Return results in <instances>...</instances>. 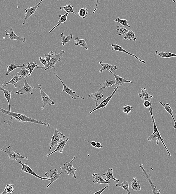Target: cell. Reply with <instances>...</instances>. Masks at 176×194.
Instances as JSON below:
<instances>
[{
	"mask_svg": "<svg viewBox=\"0 0 176 194\" xmlns=\"http://www.w3.org/2000/svg\"><path fill=\"white\" fill-rule=\"evenodd\" d=\"M0 112H2L3 114L10 116V119L13 120V119H14L18 122H29L33 123L43 125L46 126L50 127V124L48 123L43 122V121H38L35 119L27 117L25 115H23L22 114L16 113L13 112H10L4 110L2 108H0Z\"/></svg>",
	"mask_w": 176,
	"mask_h": 194,
	"instance_id": "cell-1",
	"label": "cell"
},
{
	"mask_svg": "<svg viewBox=\"0 0 176 194\" xmlns=\"http://www.w3.org/2000/svg\"><path fill=\"white\" fill-rule=\"evenodd\" d=\"M149 110L150 114L151 115V118H152L153 120V127H154V131H153L152 134H151L148 137L147 140L149 141H151L157 138L158 140L156 141V144L158 145V143H159V140H160L164 146L165 148V149L166 150L167 152H168L169 156L170 157L171 156V154L170 151H169L168 149L167 148L166 145H165L164 142V139L162 138L159 131H158L157 127L156 122H155V120L153 115V109L151 108V107H149Z\"/></svg>",
	"mask_w": 176,
	"mask_h": 194,
	"instance_id": "cell-2",
	"label": "cell"
},
{
	"mask_svg": "<svg viewBox=\"0 0 176 194\" xmlns=\"http://www.w3.org/2000/svg\"><path fill=\"white\" fill-rule=\"evenodd\" d=\"M64 53H65V51L63 50L60 51V53H57V54H55L52 56L51 59L48 64L47 67H44L41 65H38L37 68H41L45 71L49 70L55 67V64L60 61L62 58L63 55Z\"/></svg>",
	"mask_w": 176,
	"mask_h": 194,
	"instance_id": "cell-3",
	"label": "cell"
},
{
	"mask_svg": "<svg viewBox=\"0 0 176 194\" xmlns=\"http://www.w3.org/2000/svg\"><path fill=\"white\" fill-rule=\"evenodd\" d=\"M139 167L142 170V175L149 182L151 188H152V189L153 194H161L160 193L161 190H158L157 187L154 184V182L153 181L149 171L144 169L143 164H140Z\"/></svg>",
	"mask_w": 176,
	"mask_h": 194,
	"instance_id": "cell-4",
	"label": "cell"
},
{
	"mask_svg": "<svg viewBox=\"0 0 176 194\" xmlns=\"http://www.w3.org/2000/svg\"><path fill=\"white\" fill-rule=\"evenodd\" d=\"M66 136L57 130V128L55 129L53 136L52 137L51 141L50 143L49 151L55 146H57L59 144L62 140H65Z\"/></svg>",
	"mask_w": 176,
	"mask_h": 194,
	"instance_id": "cell-5",
	"label": "cell"
},
{
	"mask_svg": "<svg viewBox=\"0 0 176 194\" xmlns=\"http://www.w3.org/2000/svg\"><path fill=\"white\" fill-rule=\"evenodd\" d=\"M1 151L6 152L10 160H12L17 161L18 159H24L28 160V158L27 157H23L20 153H16L13 150L11 146H8L7 148L1 149Z\"/></svg>",
	"mask_w": 176,
	"mask_h": 194,
	"instance_id": "cell-6",
	"label": "cell"
},
{
	"mask_svg": "<svg viewBox=\"0 0 176 194\" xmlns=\"http://www.w3.org/2000/svg\"><path fill=\"white\" fill-rule=\"evenodd\" d=\"M58 169H50L47 172L45 173V175L47 177L49 178L50 179V182L49 184L47 186V188H48L52 183L54 182L57 179H59V178L60 177L61 175L63 173L66 172V171H64L63 172L58 173Z\"/></svg>",
	"mask_w": 176,
	"mask_h": 194,
	"instance_id": "cell-7",
	"label": "cell"
},
{
	"mask_svg": "<svg viewBox=\"0 0 176 194\" xmlns=\"http://www.w3.org/2000/svg\"><path fill=\"white\" fill-rule=\"evenodd\" d=\"M76 158V157H73L70 161L69 162H66L65 164H63L62 167L60 168L61 169L66 170L67 172V175H71L75 179H76V178L75 171H77V169L73 167V162Z\"/></svg>",
	"mask_w": 176,
	"mask_h": 194,
	"instance_id": "cell-8",
	"label": "cell"
},
{
	"mask_svg": "<svg viewBox=\"0 0 176 194\" xmlns=\"http://www.w3.org/2000/svg\"><path fill=\"white\" fill-rule=\"evenodd\" d=\"M19 164L22 166L21 170L23 172L32 175V176H34L35 177L39 178V179L42 180H46L50 181V179L48 177H42L38 176V175L33 171V170L31 169V168L29 165H27V163L24 164L22 162L21 160H20V162H19Z\"/></svg>",
	"mask_w": 176,
	"mask_h": 194,
	"instance_id": "cell-9",
	"label": "cell"
},
{
	"mask_svg": "<svg viewBox=\"0 0 176 194\" xmlns=\"http://www.w3.org/2000/svg\"><path fill=\"white\" fill-rule=\"evenodd\" d=\"M41 86V85H38V88L40 90V94L41 95L42 99L43 100V105L42 108H41V110H43L47 105H55V103L53 100H52L48 95L43 91Z\"/></svg>",
	"mask_w": 176,
	"mask_h": 194,
	"instance_id": "cell-10",
	"label": "cell"
},
{
	"mask_svg": "<svg viewBox=\"0 0 176 194\" xmlns=\"http://www.w3.org/2000/svg\"><path fill=\"white\" fill-rule=\"evenodd\" d=\"M103 88L101 87L98 91L88 95L89 98H92L93 101L96 103V106L97 107L98 106L99 102L102 101L103 98H104V95H103V92L104 90Z\"/></svg>",
	"mask_w": 176,
	"mask_h": 194,
	"instance_id": "cell-11",
	"label": "cell"
},
{
	"mask_svg": "<svg viewBox=\"0 0 176 194\" xmlns=\"http://www.w3.org/2000/svg\"><path fill=\"white\" fill-rule=\"evenodd\" d=\"M54 74L57 76V77L58 78L59 80H60L62 83L63 86V89L62 90V91L65 92L67 93L69 96H70L73 99L76 100V99L78 98L82 99H85L84 98H83V97L78 96L76 94V91H72V90L69 87H68L66 85V84L63 82V81L60 78V77L57 76L56 72H54Z\"/></svg>",
	"mask_w": 176,
	"mask_h": 194,
	"instance_id": "cell-12",
	"label": "cell"
},
{
	"mask_svg": "<svg viewBox=\"0 0 176 194\" xmlns=\"http://www.w3.org/2000/svg\"><path fill=\"white\" fill-rule=\"evenodd\" d=\"M25 83H24V85L22 89L18 90L16 92L17 94L23 95L26 94H30L31 95L33 94V91H35L36 89H38V88L33 87H32L30 86L29 84H28L27 81L26 80V79H24Z\"/></svg>",
	"mask_w": 176,
	"mask_h": 194,
	"instance_id": "cell-13",
	"label": "cell"
},
{
	"mask_svg": "<svg viewBox=\"0 0 176 194\" xmlns=\"http://www.w3.org/2000/svg\"><path fill=\"white\" fill-rule=\"evenodd\" d=\"M118 89V87H117L114 88V91L113 92L112 94H111L107 98L105 99H104L101 102V103H100L98 106H97L96 108L93 109V110H92L90 112V114H91L95 111H96L97 110H99V109H101V108H105L106 107H107V106L108 104V103H109L110 100H111V98H112V97L114 96V95L116 93V92Z\"/></svg>",
	"mask_w": 176,
	"mask_h": 194,
	"instance_id": "cell-14",
	"label": "cell"
},
{
	"mask_svg": "<svg viewBox=\"0 0 176 194\" xmlns=\"http://www.w3.org/2000/svg\"><path fill=\"white\" fill-rule=\"evenodd\" d=\"M43 0H41V1L40 2L36 5V6L32 7H29L25 9V10L27 13L24 14L25 17H24L23 22L22 24L23 25L25 24L26 21H27V19L28 18L30 17L33 14H34L36 10L39 7L42 2H43Z\"/></svg>",
	"mask_w": 176,
	"mask_h": 194,
	"instance_id": "cell-15",
	"label": "cell"
},
{
	"mask_svg": "<svg viewBox=\"0 0 176 194\" xmlns=\"http://www.w3.org/2000/svg\"><path fill=\"white\" fill-rule=\"evenodd\" d=\"M5 32H6V35L9 37L11 41H20L22 42H25L26 41L25 38L19 37L15 33L13 30V28H11L9 29L8 30L5 31Z\"/></svg>",
	"mask_w": 176,
	"mask_h": 194,
	"instance_id": "cell-16",
	"label": "cell"
},
{
	"mask_svg": "<svg viewBox=\"0 0 176 194\" xmlns=\"http://www.w3.org/2000/svg\"><path fill=\"white\" fill-rule=\"evenodd\" d=\"M109 72L114 75L115 79H116V83L112 87H113L115 88L117 87L118 86H121L125 83H133L132 82V80H126V79H123V78L121 77V76L116 75L111 71H109Z\"/></svg>",
	"mask_w": 176,
	"mask_h": 194,
	"instance_id": "cell-17",
	"label": "cell"
},
{
	"mask_svg": "<svg viewBox=\"0 0 176 194\" xmlns=\"http://www.w3.org/2000/svg\"><path fill=\"white\" fill-rule=\"evenodd\" d=\"M111 45L112 46V50H115V51H117L118 52H123L125 53H127L129 55H130V56H133L135 57V58L137 60H138L139 61L142 62V63L144 64H145L146 62L144 60H141L138 58V57H137L136 55H134L133 54H132V53H130L128 51H125V50L124 49L123 47H122L121 46H120L119 45L117 44H111Z\"/></svg>",
	"mask_w": 176,
	"mask_h": 194,
	"instance_id": "cell-18",
	"label": "cell"
},
{
	"mask_svg": "<svg viewBox=\"0 0 176 194\" xmlns=\"http://www.w3.org/2000/svg\"><path fill=\"white\" fill-rule=\"evenodd\" d=\"M141 93H139V96L141 99L145 101H149L151 103V99L153 98L152 95H151L145 88H142L141 89Z\"/></svg>",
	"mask_w": 176,
	"mask_h": 194,
	"instance_id": "cell-19",
	"label": "cell"
},
{
	"mask_svg": "<svg viewBox=\"0 0 176 194\" xmlns=\"http://www.w3.org/2000/svg\"><path fill=\"white\" fill-rule=\"evenodd\" d=\"M69 139V138H68L67 139L62 140L61 142H60V143L59 144L58 146L57 147V148L55 150H54L53 152H51L48 155L47 154L46 157H49L50 155H52V154L55 153L57 152H59L60 153H62L63 152V149L64 147L67 145L68 140Z\"/></svg>",
	"mask_w": 176,
	"mask_h": 194,
	"instance_id": "cell-20",
	"label": "cell"
},
{
	"mask_svg": "<svg viewBox=\"0 0 176 194\" xmlns=\"http://www.w3.org/2000/svg\"><path fill=\"white\" fill-rule=\"evenodd\" d=\"M24 79H25V78H24V77H22V76H18L16 74L11 79V80L9 81V82L4 83L2 85V87H3L6 86L7 85L11 84L14 85L15 88H17V83L19 81L24 80Z\"/></svg>",
	"mask_w": 176,
	"mask_h": 194,
	"instance_id": "cell-21",
	"label": "cell"
},
{
	"mask_svg": "<svg viewBox=\"0 0 176 194\" xmlns=\"http://www.w3.org/2000/svg\"><path fill=\"white\" fill-rule=\"evenodd\" d=\"M99 64L102 66V68L99 70V72H102L104 70L113 71L117 70V67L116 65H112L107 63H103L102 61L99 62Z\"/></svg>",
	"mask_w": 176,
	"mask_h": 194,
	"instance_id": "cell-22",
	"label": "cell"
},
{
	"mask_svg": "<svg viewBox=\"0 0 176 194\" xmlns=\"http://www.w3.org/2000/svg\"><path fill=\"white\" fill-rule=\"evenodd\" d=\"M92 178L94 180L93 181V184L95 183H98L99 184H109V182L104 180V178L101 176L97 173H94L92 175Z\"/></svg>",
	"mask_w": 176,
	"mask_h": 194,
	"instance_id": "cell-23",
	"label": "cell"
},
{
	"mask_svg": "<svg viewBox=\"0 0 176 194\" xmlns=\"http://www.w3.org/2000/svg\"><path fill=\"white\" fill-rule=\"evenodd\" d=\"M113 169H110L108 168L107 172L104 173L103 175L105 176V177L104 178V180L108 182L110 180H113L114 181L116 182H119V180L114 177L113 176Z\"/></svg>",
	"mask_w": 176,
	"mask_h": 194,
	"instance_id": "cell-24",
	"label": "cell"
},
{
	"mask_svg": "<svg viewBox=\"0 0 176 194\" xmlns=\"http://www.w3.org/2000/svg\"><path fill=\"white\" fill-rule=\"evenodd\" d=\"M159 103L162 106L164 107V108H165V110L166 111V112L171 115L172 119H173L174 121V123H175V124H174V129H176V121L175 118H174L173 114H172L173 111H172L171 108V107H170V105L168 103L164 104L162 102L160 101H159Z\"/></svg>",
	"mask_w": 176,
	"mask_h": 194,
	"instance_id": "cell-25",
	"label": "cell"
},
{
	"mask_svg": "<svg viewBox=\"0 0 176 194\" xmlns=\"http://www.w3.org/2000/svg\"><path fill=\"white\" fill-rule=\"evenodd\" d=\"M69 14V13H66L65 14L63 15H59V18L58 24H57L56 26L54 27L49 32V33H51L52 31L54 30V29L56 28L59 27L62 24L65 23V22L67 20V17L68 16V15Z\"/></svg>",
	"mask_w": 176,
	"mask_h": 194,
	"instance_id": "cell-26",
	"label": "cell"
},
{
	"mask_svg": "<svg viewBox=\"0 0 176 194\" xmlns=\"http://www.w3.org/2000/svg\"><path fill=\"white\" fill-rule=\"evenodd\" d=\"M0 91H2L4 93V98H6V100H7L9 105V111L11 112L10 100H11L12 91L3 89V87L1 86V84H0Z\"/></svg>",
	"mask_w": 176,
	"mask_h": 194,
	"instance_id": "cell-27",
	"label": "cell"
},
{
	"mask_svg": "<svg viewBox=\"0 0 176 194\" xmlns=\"http://www.w3.org/2000/svg\"><path fill=\"white\" fill-rule=\"evenodd\" d=\"M156 54L161 58H169L172 57H176V54L170 52H162L161 51H156Z\"/></svg>",
	"mask_w": 176,
	"mask_h": 194,
	"instance_id": "cell-28",
	"label": "cell"
},
{
	"mask_svg": "<svg viewBox=\"0 0 176 194\" xmlns=\"http://www.w3.org/2000/svg\"><path fill=\"white\" fill-rule=\"evenodd\" d=\"M74 43L75 45L80 46L84 48L85 50H88V46H87L86 40L79 39V38L77 37L75 39Z\"/></svg>",
	"mask_w": 176,
	"mask_h": 194,
	"instance_id": "cell-29",
	"label": "cell"
},
{
	"mask_svg": "<svg viewBox=\"0 0 176 194\" xmlns=\"http://www.w3.org/2000/svg\"><path fill=\"white\" fill-rule=\"evenodd\" d=\"M131 186L132 190L134 191H139L141 190V187L137 180L136 177H133V180L131 181Z\"/></svg>",
	"mask_w": 176,
	"mask_h": 194,
	"instance_id": "cell-30",
	"label": "cell"
},
{
	"mask_svg": "<svg viewBox=\"0 0 176 194\" xmlns=\"http://www.w3.org/2000/svg\"><path fill=\"white\" fill-rule=\"evenodd\" d=\"M115 186L121 187L126 191L128 194H131L129 189V184L128 181H124L122 183H117Z\"/></svg>",
	"mask_w": 176,
	"mask_h": 194,
	"instance_id": "cell-31",
	"label": "cell"
},
{
	"mask_svg": "<svg viewBox=\"0 0 176 194\" xmlns=\"http://www.w3.org/2000/svg\"><path fill=\"white\" fill-rule=\"evenodd\" d=\"M25 65L24 64H23L22 65H15L14 64H11L10 65L6 66V67H7V71L6 74V75L7 76L10 73L13 72V71L15 70L17 68H22V69L23 68Z\"/></svg>",
	"mask_w": 176,
	"mask_h": 194,
	"instance_id": "cell-32",
	"label": "cell"
},
{
	"mask_svg": "<svg viewBox=\"0 0 176 194\" xmlns=\"http://www.w3.org/2000/svg\"><path fill=\"white\" fill-rule=\"evenodd\" d=\"M73 36L72 34H71L68 36H64L63 33H62L61 34V37L62 38L61 44L62 45L64 46L69 41L72 40Z\"/></svg>",
	"mask_w": 176,
	"mask_h": 194,
	"instance_id": "cell-33",
	"label": "cell"
},
{
	"mask_svg": "<svg viewBox=\"0 0 176 194\" xmlns=\"http://www.w3.org/2000/svg\"><path fill=\"white\" fill-rule=\"evenodd\" d=\"M124 39L125 40H132L134 41H136L137 38L136 37L135 33L132 30H130L129 32L126 33L125 36L123 37Z\"/></svg>",
	"mask_w": 176,
	"mask_h": 194,
	"instance_id": "cell-34",
	"label": "cell"
},
{
	"mask_svg": "<svg viewBox=\"0 0 176 194\" xmlns=\"http://www.w3.org/2000/svg\"><path fill=\"white\" fill-rule=\"evenodd\" d=\"M60 8L62 11H65L66 13H73L76 15L77 14L74 11V6L70 5H67L65 6H61Z\"/></svg>",
	"mask_w": 176,
	"mask_h": 194,
	"instance_id": "cell-35",
	"label": "cell"
},
{
	"mask_svg": "<svg viewBox=\"0 0 176 194\" xmlns=\"http://www.w3.org/2000/svg\"><path fill=\"white\" fill-rule=\"evenodd\" d=\"M37 64H36V62H29L27 65H25V67L23 69H27L30 70L29 77V76H31L34 69L36 67H37Z\"/></svg>",
	"mask_w": 176,
	"mask_h": 194,
	"instance_id": "cell-36",
	"label": "cell"
},
{
	"mask_svg": "<svg viewBox=\"0 0 176 194\" xmlns=\"http://www.w3.org/2000/svg\"><path fill=\"white\" fill-rule=\"evenodd\" d=\"M116 80H106L105 82L103 84H99L104 89L106 88L112 87L113 85L116 84Z\"/></svg>",
	"mask_w": 176,
	"mask_h": 194,
	"instance_id": "cell-37",
	"label": "cell"
},
{
	"mask_svg": "<svg viewBox=\"0 0 176 194\" xmlns=\"http://www.w3.org/2000/svg\"><path fill=\"white\" fill-rule=\"evenodd\" d=\"M88 10L85 7L80 9L79 11H77L78 15L82 18H85L88 17Z\"/></svg>",
	"mask_w": 176,
	"mask_h": 194,
	"instance_id": "cell-38",
	"label": "cell"
},
{
	"mask_svg": "<svg viewBox=\"0 0 176 194\" xmlns=\"http://www.w3.org/2000/svg\"><path fill=\"white\" fill-rule=\"evenodd\" d=\"M14 184H6L4 191L0 194H8L13 193L14 192Z\"/></svg>",
	"mask_w": 176,
	"mask_h": 194,
	"instance_id": "cell-39",
	"label": "cell"
},
{
	"mask_svg": "<svg viewBox=\"0 0 176 194\" xmlns=\"http://www.w3.org/2000/svg\"><path fill=\"white\" fill-rule=\"evenodd\" d=\"M129 31L127 30L125 27L118 25L117 29V32L116 34L118 36L122 35L123 34L129 32Z\"/></svg>",
	"mask_w": 176,
	"mask_h": 194,
	"instance_id": "cell-40",
	"label": "cell"
},
{
	"mask_svg": "<svg viewBox=\"0 0 176 194\" xmlns=\"http://www.w3.org/2000/svg\"><path fill=\"white\" fill-rule=\"evenodd\" d=\"M30 70L28 69L24 68L22 69L20 72L17 73V75L22 76L24 78L29 77Z\"/></svg>",
	"mask_w": 176,
	"mask_h": 194,
	"instance_id": "cell-41",
	"label": "cell"
},
{
	"mask_svg": "<svg viewBox=\"0 0 176 194\" xmlns=\"http://www.w3.org/2000/svg\"><path fill=\"white\" fill-rule=\"evenodd\" d=\"M115 22H118V23L121 24L124 27H127L130 28V26L128 25L129 22L128 20L125 19H121L119 18H116L114 20Z\"/></svg>",
	"mask_w": 176,
	"mask_h": 194,
	"instance_id": "cell-42",
	"label": "cell"
},
{
	"mask_svg": "<svg viewBox=\"0 0 176 194\" xmlns=\"http://www.w3.org/2000/svg\"><path fill=\"white\" fill-rule=\"evenodd\" d=\"M133 110V107L129 105H125L123 107V111L124 113L128 115Z\"/></svg>",
	"mask_w": 176,
	"mask_h": 194,
	"instance_id": "cell-43",
	"label": "cell"
},
{
	"mask_svg": "<svg viewBox=\"0 0 176 194\" xmlns=\"http://www.w3.org/2000/svg\"><path fill=\"white\" fill-rule=\"evenodd\" d=\"M55 54H56V52L54 53L53 51H50V52L48 54H45V58L48 64L52 56Z\"/></svg>",
	"mask_w": 176,
	"mask_h": 194,
	"instance_id": "cell-44",
	"label": "cell"
},
{
	"mask_svg": "<svg viewBox=\"0 0 176 194\" xmlns=\"http://www.w3.org/2000/svg\"><path fill=\"white\" fill-rule=\"evenodd\" d=\"M39 60L40 62L42 64L44 67H47L48 66V64L47 62L46 59L44 58L43 57L40 56L39 58Z\"/></svg>",
	"mask_w": 176,
	"mask_h": 194,
	"instance_id": "cell-45",
	"label": "cell"
},
{
	"mask_svg": "<svg viewBox=\"0 0 176 194\" xmlns=\"http://www.w3.org/2000/svg\"><path fill=\"white\" fill-rule=\"evenodd\" d=\"M152 105V103L149 101H145L144 103V106L145 108H149Z\"/></svg>",
	"mask_w": 176,
	"mask_h": 194,
	"instance_id": "cell-46",
	"label": "cell"
},
{
	"mask_svg": "<svg viewBox=\"0 0 176 194\" xmlns=\"http://www.w3.org/2000/svg\"><path fill=\"white\" fill-rule=\"evenodd\" d=\"M109 184H108L107 185V186H106L105 187H104V188H103L102 189H101L100 190H99V191H97L96 192H95V193H94L93 194H101L103 192L104 190H105L106 189V188H108V187L109 186Z\"/></svg>",
	"mask_w": 176,
	"mask_h": 194,
	"instance_id": "cell-47",
	"label": "cell"
},
{
	"mask_svg": "<svg viewBox=\"0 0 176 194\" xmlns=\"http://www.w3.org/2000/svg\"><path fill=\"white\" fill-rule=\"evenodd\" d=\"M95 148L99 149L102 148H103V146H102L100 142H96V146Z\"/></svg>",
	"mask_w": 176,
	"mask_h": 194,
	"instance_id": "cell-48",
	"label": "cell"
},
{
	"mask_svg": "<svg viewBox=\"0 0 176 194\" xmlns=\"http://www.w3.org/2000/svg\"><path fill=\"white\" fill-rule=\"evenodd\" d=\"M90 144H91L92 146L93 147H96V142L95 141H93L91 142V143H90Z\"/></svg>",
	"mask_w": 176,
	"mask_h": 194,
	"instance_id": "cell-49",
	"label": "cell"
},
{
	"mask_svg": "<svg viewBox=\"0 0 176 194\" xmlns=\"http://www.w3.org/2000/svg\"></svg>",
	"mask_w": 176,
	"mask_h": 194,
	"instance_id": "cell-50",
	"label": "cell"
}]
</instances>
